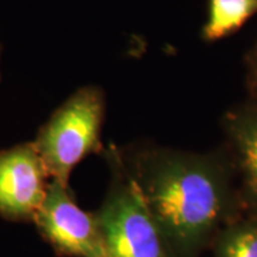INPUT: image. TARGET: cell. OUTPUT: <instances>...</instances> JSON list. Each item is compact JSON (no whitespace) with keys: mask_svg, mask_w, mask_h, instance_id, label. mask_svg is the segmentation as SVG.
Wrapping results in <instances>:
<instances>
[{"mask_svg":"<svg viewBox=\"0 0 257 257\" xmlns=\"http://www.w3.org/2000/svg\"><path fill=\"white\" fill-rule=\"evenodd\" d=\"M226 126L242 176L240 199L250 212L257 213V108L231 114Z\"/></svg>","mask_w":257,"mask_h":257,"instance_id":"6","label":"cell"},{"mask_svg":"<svg viewBox=\"0 0 257 257\" xmlns=\"http://www.w3.org/2000/svg\"><path fill=\"white\" fill-rule=\"evenodd\" d=\"M48 176L35 143L0 152V214L10 220H34L46 198Z\"/></svg>","mask_w":257,"mask_h":257,"instance_id":"5","label":"cell"},{"mask_svg":"<svg viewBox=\"0 0 257 257\" xmlns=\"http://www.w3.org/2000/svg\"><path fill=\"white\" fill-rule=\"evenodd\" d=\"M112 181L96 212L105 257H172L140 192L115 155L108 153Z\"/></svg>","mask_w":257,"mask_h":257,"instance_id":"3","label":"cell"},{"mask_svg":"<svg viewBox=\"0 0 257 257\" xmlns=\"http://www.w3.org/2000/svg\"><path fill=\"white\" fill-rule=\"evenodd\" d=\"M114 153L172 257H200L218 231L240 214V193L216 157L168 149Z\"/></svg>","mask_w":257,"mask_h":257,"instance_id":"1","label":"cell"},{"mask_svg":"<svg viewBox=\"0 0 257 257\" xmlns=\"http://www.w3.org/2000/svg\"><path fill=\"white\" fill-rule=\"evenodd\" d=\"M257 12V0H211L205 36L217 40L238 29Z\"/></svg>","mask_w":257,"mask_h":257,"instance_id":"8","label":"cell"},{"mask_svg":"<svg viewBox=\"0 0 257 257\" xmlns=\"http://www.w3.org/2000/svg\"><path fill=\"white\" fill-rule=\"evenodd\" d=\"M214 257H257V213L227 221L211 244Z\"/></svg>","mask_w":257,"mask_h":257,"instance_id":"7","label":"cell"},{"mask_svg":"<svg viewBox=\"0 0 257 257\" xmlns=\"http://www.w3.org/2000/svg\"><path fill=\"white\" fill-rule=\"evenodd\" d=\"M104 111L102 93L95 87H82L41 127L34 143L49 176L68 185L74 167L100 149Z\"/></svg>","mask_w":257,"mask_h":257,"instance_id":"2","label":"cell"},{"mask_svg":"<svg viewBox=\"0 0 257 257\" xmlns=\"http://www.w3.org/2000/svg\"><path fill=\"white\" fill-rule=\"evenodd\" d=\"M0 56H2V47H0Z\"/></svg>","mask_w":257,"mask_h":257,"instance_id":"9","label":"cell"},{"mask_svg":"<svg viewBox=\"0 0 257 257\" xmlns=\"http://www.w3.org/2000/svg\"><path fill=\"white\" fill-rule=\"evenodd\" d=\"M40 232L61 255L105 257L104 240L96 213L78 206L68 185L54 180L34 218Z\"/></svg>","mask_w":257,"mask_h":257,"instance_id":"4","label":"cell"}]
</instances>
